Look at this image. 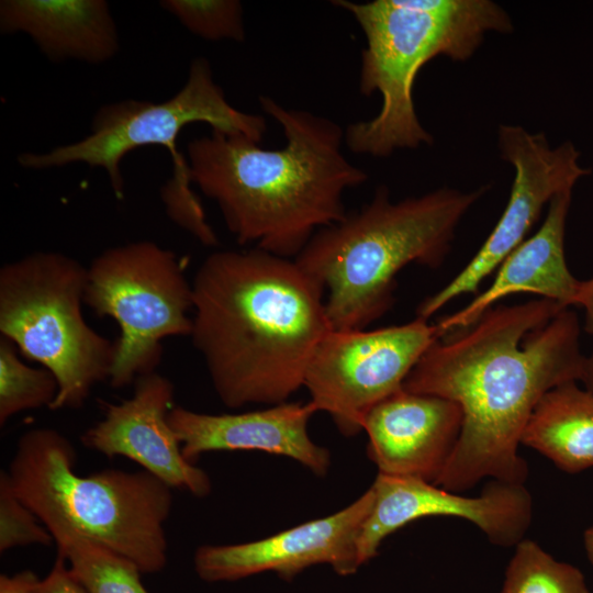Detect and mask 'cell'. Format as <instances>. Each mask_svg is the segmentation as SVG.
Segmentation results:
<instances>
[{"label":"cell","instance_id":"d6986e66","mask_svg":"<svg viewBox=\"0 0 593 593\" xmlns=\"http://www.w3.org/2000/svg\"><path fill=\"white\" fill-rule=\"evenodd\" d=\"M577 382L559 384L544 394L521 439L569 473L593 467V392Z\"/></svg>","mask_w":593,"mask_h":593},{"label":"cell","instance_id":"277c9868","mask_svg":"<svg viewBox=\"0 0 593 593\" xmlns=\"http://www.w3.org/2000/svg\"><path fill=\"white\" fill-rule=\"evenodd\" d=\"M484 190L443 188L392 202L381 186L359 211L318 230L294 260L323 287L331 328L365 329L392 306L405 266H440L456 226Z\"/></svg>","mask_w":593,"mask_h":593},{"label":"cell","instance_id":"52a82bcc","mask_svg":"<svg viewBox=\"0 0 593 593\" xmlns=\"http://www.w3.org/2000/svg\"><path fill=\"white\" fill-rule=\"evenodd\" d=\"M86 287L87 267L59 251H33L0 269L1 337L53 373V411L81 407L115 358V342L83 317Z\"/></svg>","mask_w":593,"mask_h":593},{"label":"cell","instance_id":"5b68a950","mask_svg":"<svg viewBox=\"0 0 593 593\" xmlns=\"http://www.w3.org/2000/svg\"><path fill=\"white\" fill-rule=\"evenodd\" d=\"M332 4L349 12L366 38L360 93L382 97L377 115L345 130V145L353 153L373 157L433 143L413 101L415 78L424 65L439 55L467 60L488 32L513 30L506 11L490 0H335Z\"/></svg>","mask_w":593,"mask_h":593},{"label":"cell","instance_id":"3957f363","mask_svg":"<svg viewBox=\"0 0 593 593\" xmlns=\"http://www.w3.org/2000/svg\"><path fill=\"white\" fill-rule=\"evenodd\" d=\"M259 104L281 126L284 146L265 149L212 130L188 143V176L238 244L294 259L318 230L346 216L345 192L368 174L344 155L345 130L335 121L266 96Z\"/></svg>","mask_w":593,"mask_h":593},{"label":"cell","instance_id":"603a6c76","mask_svg":"<svg viewBox=\"0 0 593 593\" xmlns=\"http://www.w3.org/2000/svg\"><path fill=\"white\" fill-rule=\"evenodd\" d=\"M159 4L205 41L245 40L244 11L237 0H164Z\"/></svg>","mask_w":593,"mask_h":593},{"label":"cell","instance_id":"ba28073f","mask_svg":"<svg viewBox=\"0 0 593 593\" xmlns=\"http://www.w3.org/2000/svg\"><path fill=\"white\" fill-rule=\"evenodd\" d=\"M195 122L208 123L212 130L243 134L260 143L266 120L234 108L215 82L209 60H192L186 83L163 102L126 99L102 105L93 115L90 134L85 138L57 146L47 153H21L18 163L27 169H47L83 163L102 168L118 199L123 197L124 181L121 161L130 152L149 145L164 146L174 158L175 176L163 198L175 204L194 201L190 189L187 160L177 153L180 132Z\"/></svg>","mask_w":593,"mask_h":593},{"label":"cell","instance_id":"d4e9b609","mask_svg":"<svg viewBox=\"0 0 593 593\" xmlns=\"http://www.w3.org/2000/svg\"><path fill=\"white\" fill-rule=\"evenodd\" d=\"M36 593H87L70 571L64 557L57 552L49 573L41 580Z\"/></svg>","mask_w":593,"mask_h":593},{"label":"cell","instance_id":"e0dca14e","mask_svg":"<svg viewBox=\"0 0 593 593\" xmlns=\"http://www.w3.org/2000/svg\"><path fill=\"white\" fill-rule=\"evenodd\" d=\"M571 193L564 190L551 199L542 225L504 258L486 290L436 324L440 338L454 329L470 327L497 301L513 293L529 292L566 307L574 305L581 281L570 272L564 257Z\"/></svg>","mask_w":593,"mask_h":593},{"label":"cell","instance_id":"2e32d148","mask_svg":"<svg viewBox=\"0 0 593 593\" xmlns=\"http://www.w3.org/2000/svg\"><path fill=\"white\" fill-rule=\"evenodd\" d=\"M317 412L312 402H283L267 409L208 414L174 406L168 423L183 456L195 462L205 452L257 450L290 458L317 477L327 474L332 457L311 438L307 426Z\"/></svg>","mask_w":593,"mask_h":593},{"label":"cell","instance_id":"7402d4cb","mask_svg":"<svg viewBox=\"0 0 593 593\" xmlns=\"http://www.w3.org/2000/svg\"><path fill=\"white\" fill-rule=\"evenodd\" d=\"M57 391V381L49 370L27 366L20 358L16 346L0 338L1 426L20 412L43 406L49 409Z\"/></svg>","mask_w":593,"mask_h":593},{"label":"cell","instance_id":"4fadbf2b","mask_svg":"<svg viewBox=\"0 0 593 593\" xmlns=\"http://www.w3.org/2000/svg\"><path fill=\"white\" fill-rule=\"evenodd\" d=\"M369 488L346 507L268 537L240 544L202 545L193 556L197 575L205 582H231L264 572L291 580L316 564L342 577L361 567L357 539L371 508Z\"/></svg>","mask_w":593,"mask_h":593},{"label":"cell","instance_id":"ffe728a7","mask_svg":"<svg viewBox=\"0 0 593 593\" xmlns=\"http://www.w3.org/2000/svg\"><path fill=\"white\" fill-rule=\"evenodd\" d=\"M36 516L87 593H149L141 581V570L132 561L85 537L53 512H40Z\"/></svg>","mask_w":593,"mask_h":593},{"label":"cell","instance_id":"30bf717a","mask_svg":"<svg viewBox=\"0 0 593 593\" xmlns=\"http://www.w3.org/2000/svg\"><path fill=\"white\" fill-rule=\"evenodd\" d=\"M436 324L416 320L372 331L329 329L304 378L310 402L345 437L362 432L368 412L402 389L424 353L439 339Z\"/></svg>","mask_w":593,"mask_h":593},{"label":"cell","instance_id":"484cf974","mask_svg":"<svg viewBox=\"0 0 593 593\" xmlns=\"http://www.w3.org/2000/svg\"><path fill=\"white\" fill-rule=\"evenodd\" d=\"M41 579L31 570L0 575V593H36Z\"/></svg>","mask_w":593,"mask_h":593},{"label":"cell","instance_id":"8fae6325","mask_svg":"<svg viewBox=\"0 0 593 593\" xmlns=\"http://www.w3.org/2000/svg\"><path fill=\"white\" fill-rule=\"evenodd\" d=\"M497 143L501 157L515 170L507 205L468 265L418 305L419 318L428 321L452 299L477 292L480 283L525 240L544 205L557 193L572 190L580 178L590 174V169L580 165V153L571 142L552 148L544 133L532 134L522 126L501 125Z\"/></svg>","mask_w":593,"mask_h":593},{"label":"cell","instance_id":"7c38bea8","mask_svg":"<svg viewBox=\"0 0 593 593\" xmlns=\"http://www.w3.org/2000/svg\"><path fill=\"white\" fill-rule=\"evenodd\" d=\"M370 489L371 508L357 539L361 566L377 556L388 536L421 518L467 519L503 547L524 539L532 522V496L524 484L491 480L479 495L466 496L421 479L378 473Z\"/></svg>","mask_w":593,"mask_h":593},{"label":"cell","instance_id":"f1b7e54d","mask_svg":"<svg viewBox=\"0 0 593 593\" xmlns=\"http://www.w3.org/2000/svg\"><path fill=\"white\" fill-rule=\"evenodd\" d=\"M584 547L586 556L593 564V525L589 527L584 533Z\"/></svg>","mask_w":593,"mask_h":593},{"label":"cell","instance_id":"83f0119b","mask_svg":"<svg viewBox=\"0 0 593 593\" xmlns=\"http://www.w3.org/2000/svg\"><path fill=\"white\" fill-rule=\"evenodd\" d=\"M580 381L584 384L586 390L593 392V353L589 357H585Z\"/></svg>","mask_w":593,"mask_h":593},{"label":"cell","instance_id":"44dd1931","mask_svg":"<svg viewBox=\"0 0 593 593\" xmlns=\"http://www.w3.org/2000/svg\"><path fill=\"white\" fill-rule=\"evenodd\" d=\"M501 593H591L577 567L556 560L536 541L522 539L505 571Z\"/></svg>","mask_w":593,"mask_h":593},{"label":"cell","instance_id":"7a4b0ae2","mask_svg":"<svg viewBox=\"0 0 593 593\" xmlns=\"http://www.w3.org/2000/svg\"><path fill=\"white\" fill-rule=\"evenodd\" d=\"M191 283L190 337L222 403L288 402L332 329L323 287L294 259L257 247L210 254Z\"/></svg>","mask_w":593,"mask_h":593},{"label":"cell","instance_id":"cb8c5ba5","mask_svg":"<svg viewBox=\"0 0 593 593\" xmlns=\"http://www.w3.org/2000/svg\"><path fill=\"white\" fill-rule=\"evenodd\" d=\"M54 538L35 513L14 493L7 471L0 473V551L31 545L49 546Z\"/></svg>","mask_w":593,"mask_h":593},{"label":"cell","instance_id":"8992f818","mask_svg":"<svg viewBox=\"0 0 593 593\" xmlns=\"http://www.w3.org/2000/svg\"><path fill=\"white\" fill-rule=\"evenodd\" d=\"M76 449L54 428L26 430L7 470L11 486L35 515L53 512L85 537L132 561L142 573L164 570L172 489L152 473L75 471Z\"/></svg>","mask_w":593,"mask_h":593},{"label":"cell","instance_id":"ac0fdd59","mask_svg":"<svg viewBox=\"0 0 593 593\" xmlns=\"http://www.w3.org/2000/svg\"><path fill=\"white\" fill-rule=\"evenodd\" d=\"M0 31L26 34L54 63L98 65L120 49L118 29L103 0H2Z\"/></svg>","mask_w":593,"mask_h":593},{"label":"cell","instance_id":"6da1fadb","mask_svg":"<svg viewBox=\"0 0 593 593\" xmlns=\"http://www.w3.org/2000/svg\"><path fill=\"white\" fill-rule=\"evenodd\" d=\"M580 333L572 310L540 298L492 307L424 353L402 388L451 400L463 414L437 485L462 493L486 478L525 483L524 428L546 392L581 380Z\"/></svg>","mask_w":593,"mask_h":593},{"label":"cell","instance_id":"9a60e30c","mask_svg":"<svg viewBox=\"0 0 593 593\" xmlns=\"http://www.w3.org/2000/svg\"><path fill=\"white\" fill-rule=\"evenodd\" d=\"M462 419L458 403L402 388L366 415L367 455L378 473L436 484L458 443Z\"/></svg>","mask_w":593,"mask_h":593},{"label":"cell","instance_id":"4316f807","mask_svg":"<svg viewBox=\"0 0 593 593\" xmlns=\"http://www.w3.org/2000/svg\"><path fill=\"white\" fill-rule=\"evenodd\" d=\"M574 305L584 310V331L593 335V278L581 281Z\"/></svg>","mask_w":593,"mask_h":593},{"label":"cell","instance_id":"9c48e42d","mask_svg":"<svg viewBox=\"0 0 593 593\" xmlns=\"http://www.w3.org/2000/svg\"><path fill=\"white\" fill-rule=\"evenodd\" d=\"M192 295L182 261L155 242L126 243L93 258L87 267L85 304L120 328L111 387L124 388L155 372L161 342L190 336Z\"/></svg>","mask_w":593,"mask_h":593},{"label":"cell","instance_id":"5bb4252c","mask_svg":"<svg viewBox=\"0 0 593 593\" xmlns=\"http://www.w3.org/2000/svg\"><path fill=\"white\" fill-rule=\"evenodd\" d=\"M175 399L172 382L157 371L134 382L131 398L105 403L103 418L80 437L82 445L108 458H128L171 489L193 496L210 494L209 474L181 451L168 423Z\"/></svg>","mask_w":593,"mask_h":593}]
</instances>
